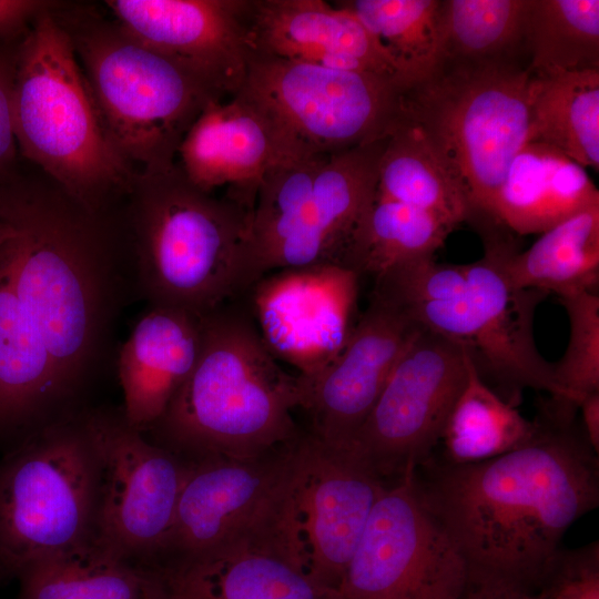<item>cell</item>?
<instances>
[{"label":"cell","instance_id":"obj_1","mask_svg":"<svg viewBox=\"0 0 599 599\" xmlns=\"http://www.w3.org/2000/svg\"><path fill=\"white\" fill-rule=\"evenodd\" d=\"M577 412L541 400L524 446L475 464L429 458L419 466L423 498L463 556L469 583L535 591L568 528L598 506V454Z\"/></svg>","mask_w":599,"mask_h":599},{"label":"cell","instance_id":"obj_2","mask_svg":"<svg viewBox=\"0 0 599 599\" xmlns=\"http://www.w3.org/2000/svg\"><path fill=\"white\" fill-rule=\"evenodd\" d=\"M14 288L52 358L65 403L109 363L115 321L134 293L123 237L54 183L0 189Z\"/></svg>","mask_w":599,"mask_h":599},{"label":"cell","instance_id":"obj_3","mask_svg":"<svg viewBox=\"0 0 599 599\" xmlns=\"http://www.w3.org/2000/svg\"><path fill=\"white\" fill-rule=\"evenodd\" d=\"M200 318L196 364L148 430L155 444L195 461L256 458L295 440L298 377L272 355L243 297Z\"/></svg>","mask_w":599,"mask_h":599},{"label":"cell","instance_id":"obj_4","mask_svg":"<svg viewBox=\"0 0 599 599\" xmlns=\"http://www.w3.org/2000/svg\"><path fill=\"white\" fill-rule=\"evenodd\" d=\"M126 196V258L149 307L201 316L253 284L245 248L252 213L203 192L176 163L136 172Z\"/></svg>","mask_w":599,"mask_h":599},{"label":"cell","instance_id":"obj_5","mask_svg":"<svg viewBox=\"0 0 599 599\" xmlns=\"http://www.w3.org/2000/svg\"><path fill=\"white\" fill-rule=\"evenodd\" d=\"M51 3L24 32L12 93L20 152L92 214L126 196L136 172L111 139Z\"/></svg>","mask_w":599,"mask_h":599},{"label":"cell","instance_id":"obj_6","mask_svg":"<svg viewBox=\"0 0 599 599\" xmlns=\"http://www.w3.org/2000/svg\"><path fill=\"white\" fill-rule=\"evenodd\" d=\"M530 77L525 65L441 61L404 90V118L464 191L475 226H500L495 202L527 142Z\"/></svg>","mask_w":599,"mask_h":599},{"label":"cell","instance_id":"obj_7","mask_svg":"<svg viewBox=\"0 0 599 599\" xmlns=\"http://www.w3.org/2000/svg\"><path fill=\"white\" fill-rule=\"evenodd\" d=\"M54 14L70 35L120 153L140 171L173 166L195 120L211 102L224 98L114 19L82 11Z\"/></svg>","mask_w":599,"mask_h":599},{"label":"cell","instance_id":"obj_8","mask_svg":"<svg viewBox=\"0 0 599 599\" xmlns=\"http://www.w3.org/2000/svg\"><path fill=\"white\" fill-rule=\"evenodd\" d=\"M387 140L332 155L288 158L267 171L245 242L253 284L282 268L343 265L373 202Z\"/></svg>","mask_w":599,"mask_h":599},{"label":"cell","instance_id":"obj_9","mask_svg":"<svg viewBox=\"0 0 599 599\" xmlns=\"http://www.w3.org/2000/svg\"><path fill=\"white\" fill-rule=\"evenodd\" d=\"M99 489L83 412L47 423L0 463V579L93 540Z\"/></svg>","mask_w":599,"mask_h":599},{"label":"cell","instance_id":"obj_10","mask_svg":"<svg viewBox=\"0 0 599 599\" xmlns=\"http://www.w3.org/2000/svg\"><path fill=\"white\" fill-rule=\"evenodd\" d=\"M405 84L252 51L236 92L273 125L297 156L332 155L383 140L403 113Z\"/></svg>","mask_w":599,"mask_h":599},{"label":"cell","instance_id":"obj_11","mask_svg":"<svg viewBox=\"0 0 599 599\" xmlns=\"http://www.w3.org/2000/svg\"><path fill=\"white\" fill-rule=\"evenodd\" d=\"M468 585L467 565L412 470L375 502L337 592L339 599H460Z\"/></svg>","mask_w":599,"mask_h":599},{"label":"cell","instance_id":"obj_12","mask_svg":"<svg viewBox=\"0 0 599 599\" xmlns=\"http://www.w3.org/2000/svg\"><path fill=\"white\" fill-rule=\"evenodd\" d=\"M464 346L418 324L351 450L384 481L428 460L467 380Z\"/></svg>","mask_w":599,"mask_h":599},{"label":"cell","instance_id":"obj_13","mask_svg":"<svg viewBox=\"0 0 599 599\" xmlns=\"http://www.w3.org/2000/svg\"><path fill=\"white\" fill-rule=\"evenodd\" d=\"M100 460L94 541L132 566L151 560L173 521L186 463L120 412H83Z\"/></svg>","mask_w":599,"mask_h":599},{"label":"cell","instance_id":"obj_14","mask_svg":"<svg viewBox=\"0 0 599 599\" xmlns=\"http://www.w3.org/2000/svg\"><path fill=\"white\" fill-rule=\"evenodd\" d=\"M384 480L351 449L301 434L291 480L287 525L307 575L337 590Z\"/></svg>","mask_w":599,"mask_h":599},{"label":"cell","instance_id":"obj_15","mask_svg":"<svg viewBox=\"0 0 599 599\" xmlns=\"http://www.w3.org/2000/svg\"><path fill=\"white\" fill-rule=\"evenodd\" d=\"M134 568L142 599H339L303 568L286 509L212 549Z\"/></svg>","mask_w":599,"mask_h":599},{"label":"cell","instance_id":"obj_16","mask_svg":"<svg viewBox=\"0 0 599 599\" xmlns=\"http://www.w3.org/2000/svg\"><path fill=\"white\" fill-rule=\"evenodd\" d=\"M359 278L334 263L282 268L242 297L272 355L308 382L343 352L356 327Z\"/></svg>","mask_w":599,"mask_h":599},{"label":"cell","instance_id":"obj_17","mask_svg":"<svg viewBox=\"0 0 599 599\" xmlns=\"http://www.w3.org/2000/svg\"><path fill=\"white\" fill-rule=\"evenodd\" d=\"M298 437L256 458L185 461L172 525L146 562L212 549L280 515L288 500Z\"/></svg>","mask_w":599,"mask_h":599},{"label":"cell","instance_id":"obj_18","mask_svg":"<svg viewBox=\"0 0 599 599\" xmlns=\"http://www.w3.org/2000/svg\"><path fill=\"white\" fill-rule=\"evenodd\" d=\"M128 33L226 99L243 85L252 0H108Z\"/></svg>","mask_w":599,"mask_h":599},{"label":"cell","instance_id":"obj_19","mask_svg":"<svg viewBox=\"0 0 599 599\" xmlns=\"http://www.w3.org/2000/svg\"><path fill=\"white\" fill-rule=\"evenodd\" d=\"M417 327L404 307L372 292L343 352L315 378H298L308 433L349 449Z\"/></svg>","mask_w":599,"mask_h":599},{"label":"cell","instance_id":"obj_20","mask_svg":"<svg viewBox=\"0 0 599 599\" xmlns=\"http://www.w3.org/2000/svg\"><path fill=\"white\" fill-rule=\"evenodd\" d=\"M483 240L484 256L466 264L473 323L465 349L480 378L512 406L526 388L564 400L554 365L539 354L532 336L534 311L548 293L509 287L499 270L494 242L488 236Z\"/></svg>","mask_w":599,"mask_h":599},{"label":"cell","instance_id":"obj_21","mask_svg":"<svg viewBox=\"0 0 599 599\" xmlns=\"http://www.w3.org/2000/svg\"><path fill=\"white\" fill-rule=\"evenodd\" d=\"M293 155L268 120L243 95L211 102L195 120L176 164L200 190L253 213L263 177Z\"/></svg>","mask_w":599,"mask_h":599},{"label":"cell","instance_id":"obj_22","mask_svg":"<svg viewBox=\"0 0 599 599\" xmlns=\"http://www.w3.org/2000/svg\"><path fill=\"white\" fill-rule=\"evenodd\" d=\"M252 51L329 69L405 79L385 49L347 9L323 0H252Z\"/></svg>","mask_w":599,"mask_h":599},{"label":"cell","instance_id":"obj_23","mask_svg":"<svg viewBox=\"0 0 599 599\" xmlns=\"http://www.w3.org/2000/svg\"><path fill=\"white\" fill-rule=\"evenodd\" d=\"M201 348V318L186 311L149 307L115 357L130 426L148 432L193 370Z\"/></svg>","mask_w":599,"mask_h":599},{"label":"cell","instance_id":"obj_24","mask_svg":"<svg viewBox=\"0 0 599 599\" xmlns=\"http://www.w3.org/2000/svg\"><path fill=\"white\" fill-rule=\"evenodd\" d=\"M595 205L599 191L583 166L551 146L526 142L498 191L495 217L518 235L541 234Z\"/></svg>","mask_w":599,"mask_h":599},{"label":"cell","instance_id":"obj_25","mask_svg":"<svg viewBox=\"0 0 599 599\" xmlns=\"http://www.w3.org/2000/svg\"><path fill=\"white\" fill-rule=\"evenodd\" d=\"M499 270L512 290H538L558 296L597 292L599 284V205L586 209L554 227L527 250H516L506 230L487 234Z\"/></svg>","mask_w":599,"mask_h":599},{"label":"cell","instance_id":"obj_26","mask_svg":"<svg viewBox=\"0 0 599 599\" xmlns=\"http://www.w3.org/2000/svg\"><path fill=\"white\" fill-rule=\"evenodd\" d=\"M8 243L0 251V427L63 403L52 358L17 295Z\"/></svg>","mask_w":599,"mask_h":599},{"label":"cell","instance_id":"obj_27","mask_svg":"<svg viewBox=\"0 0 599 599\" xmlns=\"http://www.w3.org/2000/svg\"><path fill=\"white\" fill-rule=\"evenodd\" d=\"M527 142L551 146L599 171V69L532 74Z\"/></svg>","mask_w":599,"mask_h":599},{"label":"cell","instance_id":"obj_28","mask_svg":"<svg viewBox=\"0 0 599 599\" xmlns=\"http://www.w3.org/2000/svg\"><path fill=\"white\" fill-rule=\"evenodd\" d=\"M374 197L426 211L454 229L473 216L461 187L403 113L383 150Z\"/></svg>","mask_w":599,"mask_h":599},{"label":"cell","instance_id":"obj_29","mask_svg":"<svg viewBox=\"0 0 599 599\" xmlns=\"http://www.w3.org/2000/svg\"><path fill=\"white\" fill-rule=\"evenodd\" d=\"M530 0H440V60L529 68Z\"/></svg>","mask_w":599,"mask_h":599},{"label":"cell","instance_id":"obj_30","mask_svg":"<svg viewBox=\"0 0 599 599\" xmlns=\"http://www.w3.org/2000/svg\"><path fill=\"white\" fill-rule=\"evenodd\" d=\"M537 429L480 378L469 356L467 380L446 422L440 441L445 461L475 464L527 444Z\"/></svg>","mask_w":599,"mask_h":599},{"label":"cell","instance_id":"obj_31","mask_svg":"<svg viewBox=\"0 0 599 599\" xmlns=\"http://www.w3.org/2000/svg\"><path fill=\"white\" fill-rule=\"evenodd\" d=\"M453 230L426 211L374 197L343 265L375 280L395 267L435 257Z\"/></svg>","mask_w":599,"mask_h":599},{"label":"cell","instance_id":"obj_32","mask_svg":"<svg viewBox=\"0 0 599 599\" xmlns=\"http://www.w3.org/2000/svg\"><path fill=\"white\" fill-rule=\"evenodd\" d=\"M20 599H142L136 569L94 539L26 568Z\"/></svg>","mask_w":599,"mask_h":599},{"label":"cell","instance_id":"obj_33","mask_svg":"<svg viewBox=\"0 0 599 599\" xmlns=\"http://www.w3.org/2000/svg\"><path fill=\"white\" fill-rule=\"evenodd\" d=\"M526 42L532 74L599 69V1L530 0Z\"/></svg>","mask_w":599,"mask_h":599},{"label":"cell","instance_id":"obj_34","mask_svg":"<svg viewBox=\"0 0 599 599\" xmlns=\"http://www.w3.org/2000/svg\"><path fill=\"white\" fill-rule=\"evenodd\" d=\"M400 70L406 87L430 73L440 60V0H345Z\"/></svg>","mask_w":599,"mask_h":599},{"label":"cell","instance_id":"obj_35","mask_svg":"<svg viewBox=\"0 0 599 599\" xmlns=\"http://www.w3.org/2000/svg\"><path fill=\"white\" fill-rule=\"evenodd\" d=\"M569 319V339L554 365L564 403L579 408L582 399L599 392V296L580 291L558 296Z\"/></svg>","mask_w":599,"mask_h":599},{"label":"cell","instance_id":"obj_36","mask_svg":"<svg viewBox=\"0 0 599 599\" xmlns=\"http://www.w3.org/2000/svg\"><path fill=\"white\" fill-rule=\"evenodd\" d=\"M466 264H444L435 257L395 267L374 280L373 292L405 309L467 294Z\"/></svg>","mask_w":599,"mask_h":599},{"label":"cell","instance_id":"obj_37","mask_svg":"<svg viewBox=\"0 0 599 599\" xmlns=\"http://www.w3.org/2000/svg\"><path fill=\"white\" fill-rule=\"evenodd\" d=\"M539 599H599V544L559 549L537 589Z\"/></svg>","mask_w":599,"mask_h":599},{"label":"cell","instance_id":"obj_38","mask_svg":"<svg viewBox=\"0 0 599 599\" xmlns=\"http://www.w3.org/2000/svg\"><path fill=\"white\" fill-rule=\"evenodd\" d=\"M22 37L0 40V189L19 177L16 173L19 148L13 126L12 93L18 47Z\"/></svg>","mask_w":599,"mask_h":599},{"label":"cell","instance_id":"obj_39","mask_svg":"<svg viewBox=\"0 0 599 599\" xmlns=\"http://www.w3.org/2000/svg\"><path fill=\"white\" fill-rule=\"evenodd\" d=\"M50 4L37 0H0V40L21 38L35 16Z\"/></svg>","mask_w":599,"mask_h":599},{"label":"cell","instance_id":"obj_40","mask_svg":"<svg viewBox=\"0 0 599 599\" xmlns=\"http://www.w3.org/2000/svg\"><path fill=\"white\" fill-rule=\"evenodd\" d=\"M460 599H539L535 591L502 583H469Z\"/></svg>","mask_w":599,"mask_h":599},{"label":"cell","instance_id":"obj_41","mask_svg":"<svg viewBox=\"0 0 599 599\" xmlns=\"http://www.w3.org/2000/svg\"><path fill=\"white\" fill-rule=\"evenodd\" d=\"M581 426L592 450L599 453V392L587 395L579 405Z\"/></svg>","mask_w":599,"mask_h":599},{"label":"cell","instance_id":"obj_42","mask_svg":"<svg viewBox=\"0 0 599 599\" xmlns=\"http://www.w3.org/2000/svg\"><path fill=\"white\" fill-rule=\"evenodd\" d=\"M14 230L0 219V251L12 238Z\"/></svg>","mask_w":599,"mask_h":599}]
</instances>
